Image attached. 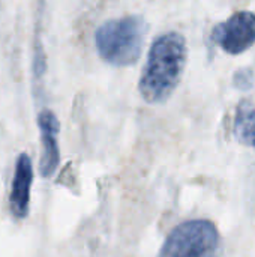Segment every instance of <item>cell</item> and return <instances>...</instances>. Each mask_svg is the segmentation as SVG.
Returning <instances> with one entry per match:
<instances>
[{
    "mask_svg": "<svg viewBox=\"0 0 255 257\" xmlns=\"http://www.w3.org/2000/svg\"><path fill=\"white\" fill-rule=\"evenodd\" d=\"M147 23L141 15H126L105 21L95 33L99 57L113 66H131L143 53Z\"/></svg>",
    "mask_w": 255,
    "mask_h": 257,
    "instance_id": "7a4b0ae2",
    "label": "cell"
},
{
    "mask_svg": "<svg viewBox=\"0 0 255 257\" xmlns=\"http://www.w3.org/2000/svg\"><path fill=\"white\" fill-rule=\"evenodd\" d=\"M233 84L239 90H249L254 84V72L249 68L237 69L233 77Z\"/></svg>",
    "mask_w": 255,
    "mask_h": 257,
    "instance_id": "ba28073f",
    "label": "cell"
},
{
    "mask_svg": "<svg viewBox=\"0 0 255 257\" xmlns=\"http://www.w3.org/2000/svg\"><path fill=\"white\" fill-rule=\"evenodd\" d=\"M234 136L236 139L255 149V102L251 99H242L236 108L234 117Z\"/></svg>",
    "mask_w": 255,
    "mask_h": 257,
    "instance_id": "52a82bcc",
    "label": "cell"
},
{
    "mask_svg": "<svg viewBox=\"0 0 255 257\" xmlns=\"http://www.w3.org/2000/svg\"><path fill=\"white\" fill-rule=\"evenodd\" d=\"M32 182H33L32 160L27 154H20L15 163L12 188L9 194L11 214L18 220H23L29 215Z\"/></svg>",
    "mask_w": 255,
    "mask_h": 257,
    "instance_id": "8992f818",
    "label": "cell"
},
{
    "mask_svg": "<svg viewBox=\"0 0 255 257\" xmlns=\"http://www.w3.org/2000/svg\"><path fill=\"white\" fill-rule=\"evenodd\" d=\"M210 36L228 54L237 56L248 51L255 44V14L251 11L234 12L225 21L218 23Z\"/></svg>",
    "mask_w": 255,
    "mask_h": 257,
    "instance_id": "277c9868",
    "label": "cell"
},
{
    "mask_svg": "<svg viewBox=\"0 0 255 257\" xmlns=\"http://www.w3.org/2000/svg\"><path fill=\"white\" fill-rule=\"evenodd\" d=\"M38 126H39L41 145H42L39 172L44 178H51L60 163V151H59L60 123L57 116L51 110L44 108L38 114Z\"/></svg>",
    "mask_w": 255,
    "mask_h": 257,
    "instance_id": "5b68a950",
    "label": "cell"
},
{
    "mask_svg": "<svg viewBox=\"0 0 255 257\" xmlns=\"http://www.w3.org/2000/svg\"><path fill=\"white\" fill-rule=\"evenodd\" d=\"M219 233L209 220L179 224L165 239L158 257H218Z\"/></svg>",
    "mask_w": 255,
    "mask_h": 257,
    "instance_id": "3957f363",
    "label": "cell"
},
{
    "mask_svg": "<svg viewBox=\"0 0 255 257\" xmlns=\"http://www.w3.org/2000/svg\"><path fill=\"white\" fill-rule=\"evenodd\" d=\"M188 59L186 39L179 32L158 36L147 54L138 92L147 104H164L171 98L180 80Z\"/></svg>",
    "mask_w": 255,
    "mask_h": 257,
    "instance_id": "6da1fadb",
    "label": "cell"
}]
</instances>
